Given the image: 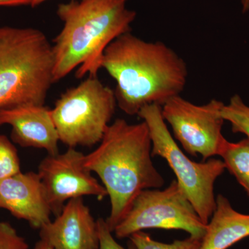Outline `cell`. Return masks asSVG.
Masks as SVG:
<instances>
[{
  "label": "cell",
  "instance_id": "obj_1",
  "mask_svg": "<svg viewBox=\"0 0 249 249\" xmlns=\"http://www.w3.org/2000/svg\"><path fill=\"white\" fill-rule=\"evenodd\" d=\"M116 82L117 106L129 116L150 105L163 106L180 96L188 79L184 60L160 42H148L126 33L111 42L101 60Z\"/></svg>",
  "mask_w": 249,
  "mask_h": 249
},
{
  "label": "cell",
  "instance_id": "obj_2",
  "mask_svg": "<svg viewBox=\"0 0 249 249\" xmlns=\"http://www.w3.org/2000/svg\"><path fill=\"white\" fill-rule=\"evenodd\" d=\"M152 157L146 124H129L123 119L109 124L97 148L85 155V166L99 177L110 199L106 222L111 232L142 191L164 185Z\"/></svg>",
  "mask_w": 249,
  "mask_h": 249
},
{
  "label": "cell",
  "instance_id": "obj_3",
  "mask_svg": "<svg viewBox=\"0 0 249 249\" xmlns=\"http://www.w3.org/2000/svg\"><path fill=\"white\" fill-rule=\"evenodd\" d=\"M128 0H71L58 4L63 28L53 39V83L78 67L76 76H97L103 53L111 42L130 32L137 13Z\"/></svg>",
  "mask_w": 249,
  "mask_h": 249
},
{
  "label": "cell",
  "instance_id": "obj_4",
  "mask_svg": "<svg viewBox=\"0 0 249 249\" xmlns=\"http://www.w3.org/2000/svg\"><path fill=\"white\" fill-rule=\"evenodd\" d=\"M53 67V46L42 31L0 27V109L45 106Z\"/></svg>",
  "mask_w": 249,
  "mask_h": 249
},
{
  "label": "cell",
  "instance_id": "obj_5",
  "mask_svg": "<svg viewBox=\"0 0 249 249\" xmlns=\"http://www.w3.org/2000/svg\"><path fill=\"white\" fill-rule=\"evenodd\" d=\"M138 116L148 128L152 157H160L166 160L188 200L203 222L207 224L215 209L214 184L225 171L224 162L209 159L199 163L188 158L170 133L162 115L161 106H145Z\"/></svg>",
  "mask_w": 249,
  "mask_h": 249
},
{
  "label": "cell",
  "instance_id": "obj_6",
  "mask_svg": "<svg viewBox=\"0 0 249 249\" xmlns=\"http://www.w3.org/2000/svg\"><path fill=\"white\" fill-rule=\"evenodd\" d=\"M116 106L114 90L97 76L67 89L51 109L60 142L74 148L101 142Z\"/></svg>",
  "mask_w": 249,
  "mask_h": 249
},
{
  "label": "cell",
  "instance_id": "obj_7",
  "mask_svg": "<svg viewBox=\"0 0 249 249\" xmlns=\"http://www.w3.org/2000/svg\"><path fill=\"white\" fill-rule=\"evenodd\" d=\"M206 226L174 179L165 189L142 191L113 232L118 239H124L146 229L181 230L202 239Z\"/></svg>",
  "mask_w": 249,
  "mask_h": 249
},
{
  "label": "cell",
  "instance_id": "obj_8",
  "mask_svg": "<svg viewBox=\"0 0 249 249\" xmlns=\"http://www.w3.org/2000/svg\"><path fill=\"white\" fill-rule=\"evenodd\" d=\"M224 103L216 99L196 106L181 96L168 100L161 107L165 122L173 129L175 140L187 153L201 156L203 160L219 156L227 142L222 134Z\"/></svg>",
  "mask_w": 249,
  "mask_h": 249
},
{
  "label": "cell",
  "instance_id": "obj_9",
  "mask_svg": "<svg viewBox=\"0 0 249 249\" xmlns=\"http://www.w3.org/2000/svg\"><path fill=\"white\" fill-rule=\"evenodd\" d=\"M85 159L84 154L69 147L64 153L47 155L39 164L37 174L55 217L70 199L94 196L101 200L107 196L102 183L85 166Z\"/></svg>",
  "mask_w": 249,
  "mask_h": 249
},
{
  "label": "cell",
  "instance_id": "obj_10",
  "mask_svg": "<svg viewBox=\"0 0 249 249\" xmlns=\"http://www.w3.org/2000/svg\"><path fill=\"white\" fill-rule=\"evenodd\" d=\"M40 240L53 249H98L99 234L83 197L70 199L55 220L40 229Z\"/></svg>",
  "mask_w": 249,
  "mask_h": 249
},
{
  "label": "cell",
  "instance_id": "obj_11",
  "mask_svg": "<svg viewBox=\"0 0 249 249\" xmlns=\"http://www.w3.org/2000/svg\"><path fill=\"white\" fill-rule=\"evenodd\" d=\"M0 209L24 219L34 229L51 222L52 210L38 174L22 173L0 180Z\"/></svg>",
  "mask_w": 249,
  "mask_h": 249
},
{
  "label": "cell",
  "instance_id": "obj_12",
  "mask_svg": "<svg viewBox=\"0 0 249 249\" xmlns=\"http://www.w3.org/2000/svg\"><path fill=\"white\" fill-rule=\"evenodd\" d=\"M12 127L11 139L20 146L43 149L48 155L59 153L58 131L51 109L45 106L24 105L0 109V125Z\"/></svg>",
  "mask_w": 249,
  "mask_h": 249
},
{
  "label": "cell",
  "instance_id": "obj_13",
  "mask_svg": "<svg viewBox=\"0 0 249 249\" xmlns=\"http://www.w3.org/2000/svg\"><path fill=\"white\" fill-rule=\"evenodd\" d=\"M247 237L249 214L237 212L226 196L218 195L199 249H228Z\"/></svg>",
  "mask_w": 249,
  "mask_h": 249
},
{
  "label": "cell",
  "instance_id": "obj_14",
  "mask_svg": "<svg viewBox=\"0 0 249 249\" xmlns=\"http://www.w3.org/2000/svg\"><path fill=\"white\" fill-rule=\"evenodd\" d=\"M219 156L226 169L235 177L249 196V139L237 142L227 141Z\"/></svg>",
  "mask_w": 249,
  "mask_h": 249
},
{
  "label": "cell",
  "instance_id": "obj_15",
  "mask_svg": "<svg viewBox=\"0 0 249 249\" xmlns=\"http://www.w3.org/2000/svg\"><path fill=\"white\" fill-rule=\"evenodd\" d=\"M221 116L231 124L233 133L245 134L249 139V106L238 94L231 98L229 104L222 106Z\"/></svg>",
  "mask_w": 249,
  "mask_h": 249
},
{
  "label": "cell",
  "instance_id": "obj_16",
  "mask_svg": "<svg viewBox=\"0 0 249 249\" xmlns=\"http://www.w3.org/2000/svg\"><path fill=\"white\" fill-rule=\"evenodd\" d=\"M202 239L189 236L183 240H177L172 243H163L154 240L143 231L132 234L129 237L138 249H199Z\"/></svg>",
  "mask_w": 249,
  "mask_h": 249
},
{
  "label": "cell",
  "instance_id": "obj_17",
  "mask_svg": "<svg viewBox=\"0 0 249 249\" xmlns=\"http://www.w3.org/2000/svg\"><path fill=\"white\" fill-rule=\"evenodd\" d=\"M18 150L6 136L0 134V180L21 172Z\"/></svg>",
  "mask_w": 249,
  "mask_h": 249
},
{
  "label": "cell",
  "instance_id": "obj_18",
  "mask_svg": "<svg viewBox=\"0 0 249 249\" xmlns=\"http://www.w3.org/2000/svg\"><path fill=\"white\" fill-rule=\"evenodd\" d=\"M0 249H29V247L11 224L0 221Z\"/></svg>",
  "mask_w": 249,
  "mask_h": 249
},
{
  "label": "cell",
  "instance_id": "obj_19",
  "mask_svg": "<svg viewBox=\"0 0 249 249\" xmlns=\"http://www.w3.org/2000/svg\"><path fill=\"white\" fill-rule=\"evenodd\" d=\"M98 234H99V248L98 249H138L129 240L127 248L121 245L113 236V232L108 227L106 219H97Z\"/></svg>",
  "mask_w": 249,
  "mask_h": 249
},
{
  "label": "cell",
  "instance_id": "obj_20",
  "mask_svg": "<svg viewBox=\"0 0 249 249\" xmlns=\"http://www.w3.org/2000/svg\"><path fill=\"white\" fill-rule=\"evenodd\" d=\"M33 0H0V6H31Z\"/></svg>",
  "mask_w": 249,
  "mask_h": 249
},
{
  "label": "cell",
  "instance_id": "obj_21",
  "mask_svg": "<svg viewBox=\"0 0 249 249\" xmlns=\"http://www.w3.org/2000/svg\"><path fill=\"white\" fill-rule=\"evenodd\" d=\"M34 249H53L45 241L40 240L36 244Z\"/></svg>",
  "mask_w": 249,
  "mask_h": 249
},
{
  "label": "cell",
  "instance_id": "obj_22",
  "mask_svg": "<svg viewBox=\"0 0 249 249\" xmlns=\"http://www.w3.org/2000/svg\"><path fill=\"white\" fill-rule=\"evenodd\" d=\"M241 4H242V12L244 14L248 12L249 11V0H241Z\"/></svg>",
  "mask_w": 249,
  "mask_h": 249
},
{
  "label": "cell",
  "instance_id": "obj_23",
  "mask_svg": "<svg viewBox=\"0 0 249 249\" xmlns=\"http://www.w3.org/2000/svg\"><path fill=\"white\" fill-rule=\"evenodd\" d=\"M46 1H47V0H33L31 6L32 8L37 7V6H40V4H42V3L45 2Z\"/></svg>",
  "mask_w": 249,
  "mask_h": 249
}]
</instances>
